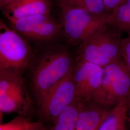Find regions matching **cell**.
Listing matches in <instances>:
<instances>
[{
  "label": "cell",
  "mask_w": 130,
  "mask_h": 130,
  "mask_svg": "<svg viewBox=\"0 0 130 130\" xmlns=\"http://www.w3.org/2000/svg\"><path fill=\"white\" fill-rule=\"evenodd\" d=\"M130 94V70L123 60L103 67L102 83L98 103L112 107Z\"/></svg>",
  "instance_id": "cell-6"
},
{
  "label": "cell",
  "mask_w": 130,
  "mask_h": 130,
  "mask_svg": "<svg viewBox=\"0 0 130 130\" xmlns=\"http://www.w3.org/2000/svg\"><path fill=\"white\" fill-rule=\"evenodd\" d=\"M127 122L130 125V94L127 99Z\"/></svg>",
  "instance_id": "cell-21"
},
{
  "label": "cell",
  "mask_w": 130,
  "mask_h": 130,
  "mask_svg": "<svg viewBox=\"0 0 130 130\" xmlns=\"http://www.w3.org/2000/svg\"><path fill=\"white\" fill-rule=\"evenodd\" d=\"M58 1L81 7L94 14L104 15L110 14L107 12L104 0H58Z\"/></svg>",
  "instance_id": "cell-15"
},
{
  "label": "cell",
  "mask_w": 130,
  "mask_h": 130,
  "mask_svg": "<svg viewBox=\"0 0 130 130\" xmlns=\"http://www.w3.org/2000/svg\"><path fill=\"white\" fill-rule=\"evenodd\" d=\"M17 0H0L1 9L3 11L13 5Z\"/></svg>",
  "instance_id": "cell-20"
},
{
  "label": "cell",
  "mask_w": 130,
  "mask_h": 130,
  "mask_svg": "<svg viewBox=\"0 0 130 130\" xmlns=\"http://www.w3.org/2000/svg\"><path fill=\"white\" fill-rule=\"evenodd\" d=\"M74 67L71 56L67 51L54 50L43 56L35 66L31 77V86L37 104Z\"/></svg>",
  "instance_id": "cell-1"
},
{
  "label": "cell",
  "mask_w": 130,
  "mask_h": 130,
  "mask_svg": "<svg viewBox=\"0 0 130 130\" xmlns=\"http://www.w3.org/2000/svg\"><path fill=\"white\" fill-rule=\"evenodd\" d=\"M28 130H50V129H48L41 122L32 121Z\"/></svg>",
  "instance_id": "cell-19"
},
{
  "label": "cell",
  "mask_w": 130,
  "mask_h": 130,
  "mask_svg": "<svg viewBox=\"0 0 130 130\" xmlns=\"http://www.w3.org/2000/svg\"><path fill=\"white\" fill-rule=\"evenodd\" d=\"M126 0H104L107 12L109 14L112 13L119 6L123 4Z\"/></svg>",
  "instance_id": "cell-18"
},
{
  "label": "cell",
  "mask_w": 130,
  "mask_h": 130,
  "mask_svg": "<svg viewBox=\"0 0 130 130\" xmlns=\"http://www.w3.org/2000/svg\"><path fill=\"white\" fill-rule=\"evenodd\" d=\"M62 28L69 42L83 43L98 28L109 23L110 14L98 15L81 7L58 1Z\"/></svg>",
  "instance_id": "cell-3"
},
{
  "label": "cell",
  "mask_w": 130,
  "mask_h": 130,
  "mask_svg": "<svg viewBox=\"0 0 130 130\" xmlns=\"http://www.w3.org/2000/svg\"><path fill=\"white\" fill-rule=\"evenodd\" d=\"M32 52L19 33L0 21V70L22 73L29 64Z\"/></svg>",
  "instance_id": "cell-4"
},
{
  "label": "cell",
  "mask_w": 130,
  "mask_h": 130,
  "mask_svg": "<svg viewBox=\"0 0 130 130\" xmlns=\"http://www.w3.org/2000/svg\"><path fill=\"white\" fill-rule=\"evenodd\" d=\"M127 121V99H123L112 107L98 130H121Z\"/></svg>",
  "instance_id": "cell-12"
},
{
  "label": "cell",
  "mask_w": 130,
  "mask_h": 130,
  "mask_svg": "<svg viewBox=\"0 0 130 130\" xmlns=\"http://www.w3.org/2000/svg\"><path fill=\"white\" fill-rule=\"evenodd\" d=\"M79 102L77 100L67 107L53 124L50 130H76V121L79 110Z\"/></svg>",
  "instance_id": "cell-14"
},
{
  "label": "cell",
  "mask_w": 130,
  "mask_h": 130,
  "mask_svg": "<svg viewBox=\"0 0 130 130\" xmlns=\"http://www.w3.org/2000/svg\"><path fill=\"white\" fill-rule=\"evenodd\" d=\"M121 130H127L126 129V128L125 127H123Z\"/></svg>",
  "instance_id": "cell-22"
},
{
  "label": "cell",
  "mask_w": 130,
  "mask_h": 130,
  "mask_svg": "<svg viewBox=\"0 0 130 130\" xmlns=\"http://www.w3.org/2000/svg\"><path fill=\"white\" fill-rule=\"evenodd\" d=\"M121 33L106 24L81 44L79 60L102 67L122 59Z\"/></svg>",
  "instance_id": "cell-2"
},
{
  "label": "cell",
  "mask_w": 130,
  "mask_h": 130,
  "mask_svg": "<svg viewBox=\"0 0 130 130\" xmlns=\"http://www.w3.org/2000/svg\"><path fill=\"white\" fill-rule=\"evenodd\" d=\"M103 68L79 60L73 70L77 100L98 103L102 83Z\"/></svg>",
  "instance_id": "cell-8"
},
{
  "label": "cell",
  "mask_w": 130,
  "mask_h": 130,
  "mask_svg": "<svg viewBox=\"0 0 130 130\" xmlns=\"http://www.w3.org/2000/svg\"><path fill=\"white\" fill-rule=\"evenodd\" d=\"M31 105L22 73L0 70L1 114L16 113L25 117Z\"/></svg>",
  "instance_id": "cell-5"
},
{
  "label": "cell",
  "mask_w": 130,
  "mask_h": 130,
  "mask_svg": "<svg viewBox=\"0 0 130 130\" xmlns=\"http://www.w3.org/2000/svg\"><path fill=\"white\" fill-rule=\"evenodd\" d=\"M14 30L26 37L49 40L56 37L62 29L50 14H37L19 18L7 19Z\"/></svg>",
  "instance_id": "cell-9"
},
{
  "label": "cell",
  "mask_w": 130,
  "mask_h": 130,
  "mask_svg": "<svg viewBox=\"0 0 130 130\" xmlns=\"http://www.w3.org/2000/svg\"><path fill=\"white\" fill-rule=\"evenodd\" d=\"M121 56L126 66L130 70V32L123 39L121 45Z\"/></svg>",
  "instance_id": "cell-17"
},
{
  "label": "cell",
  "mask_w": 130,
  "mask_h": 130,
  "mask_svg": "<svg viewBox=\"0 0 130 130\" xmlns=\"http://www.w3.org/2000/svg\"><path fill=\"white\" fill-rule=\"evenodd\" d=\"M73 70L37 104L39 114L43 120L53 123L65 109L77 100Z\"/></svg>",
  "instance_id": "cell-7"
},
{
  "label": "cell",
  "mask_w": 130,
  "mask_h": 130,
  "mask_svg": "<svg viewBox=\"0 0 130 130\" xmlns=\"http://www.w3.org/2000/svg\"><path fill=\"white\" fill-rule=\"evenodd\" d=\"M108 24L121 33L130 32V0H126L110 14Z\"/></svg>",
  "instance_id": "cell-13"
},
{
  "label": "cell",
  "mask_w": 130,
  "mask_h": 130,
  "mask_svg": "<svg viewBox=\"0 0 130 130\" xmlns=\"http://www.w3.org/2000/svg\"><path fill=\"white\" fill-rule=\"evenodd\" d=\"M76 130H98L112 107L95 102H79Z\"/></svg>",
  "instance_id": "cell-10"
},
{
  "label": "cell",
  "mask_w": 130,
  "mask_h": 130,
  "mask_svg": "<svg viewBox=\"0 0 130 130\" xmlns=\"http://www.w3.org/2000/svg\"><path fill=\"white\" fill-rule=\"evenodd\" d=\"M31 122L25 117L19 115L8 122L1 124L0 130H28Z\"/></svg>",
  "instance_id": "cell-16"
},
{
  "label": "cell",
  "mask_w": 130,
  "mask_h": 130,
  "mask_svg": "<svg viewBox=\"0 0 130 130\" xmlns=\"http://www.w3.org/2000/svg\"><path fill=\"white\" fill-rule=\"evenodd\" d=\"M50 0H17L3 12L7 19H17L37 14H50Z\"/></svg>",
  "instance_id": "cell-11"
}]
</instances>
